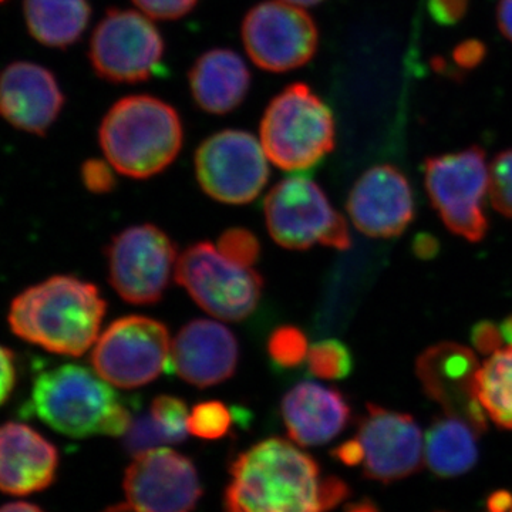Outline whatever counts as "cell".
I'll return each instance as SVG.
<instances>
[{"label": "cell", "mask_w": 512, "mask_h": 512, "mask_svg": "<svg viewBox=\"0 0 512 512\" xmlns=\"http://www.w3.org/2000/svg\"><path fill=\"white\" fill-rule=\"evenodd\" d=\"M106 311L96 285L56 275L16 296L8 322L25 342L56 355L79 357L99 339Z\"/></svg>", "instance_id": "cell-2"}, {"label": "cell", "mask_w": 512, "mask_h": 512, "mask_svg": "<svg viewBox=\"0 0 512 512\" xmlns=\"http://www.w3.org/2000/svg\"><path fill=\"white\" fill-rule=\"evenodd\" d=\"M171 355L167 326L147 316L120 318L94 343V372L111 386L136 389L156 380Z\"/></svg>", "instance_id": "cell-10"}, {"label": "cell", "mask_w": 512, "mask_h": 512, "mask_svg": "<svg viewBox=\"0 0 512 512\" xmlns=\"http://www.w3.org/2000/svg\"><path fill=\"white\" fill-rule=\"evenodd\" d=\"M0 511L2 512H16V511H40V508L35 504L30 503H15V504H6L3 507H0Z\"/></svg>", "instance_id": "cell-43"}, {"label": "cell", "mask_w": 512, "mask_h": 512, "mask_svg": "<svg viewBox=\"0 0 512 512\" xmlns=\"http://www.w3.org/2000/svg\"><path fill=\"white\" fill-rule=\"evenodd\" d=\"M488 191L495 210L512 220V148L494 158Z\"/></svg>", "instance_id": "cell-31"}, {"label": "cell", "mask_w": 512, "mask_h": 512, "mask_svg": "<svg viewBox=\"0 0 512 512\" xmlns=\"http://www.w3.org/2000/svg\"><path fill=\"white\" fill-rule=\"evenodd\" d=\"M241 37L249 59L271 73H288L305 66L319 46L312 16L305 8L282 0H266L249 10Z\"/></svg>", "instance_id": "cell-12"}, {"label": "cell", "mask_w": 512, "mask_h": 512, "mask_svg": "<svg viewBox=\"0 0 512 512\" xmlns=\"http://www.w3.org/2000/svg\"><path fill=\"white\" fill-rule=\"evenodd\" d=\"M282 2L291 3V5L301 6V8H311L319 5L323 0H282Z\"/></svg>", "instance_id": "cell-45"}, {"label": "cell", "mask_w": 512, "mask_h": 512, "mask_svg": "<svg viewBox=\"0 0 512 512\" xmlns=\"http://www.w3.org/2000/svg\"><path fill=\"white\" fill-rule=\"evenodd\" d=\"M259 140L269 161L281 170H311L335 148L332 110L308 84L293 83L266 107Z\"/></svg>", "instance_id": "cell-5"}, {"label": "cell", "mask_w": 512, "mask_h": 512, "mask_svg": "<svg viewBox=\"0 0 512 512\" xmlns=\"http://www.w3.org/2000/svg\"><path fill=\"white\" fill-rule=\"evenodd\" d=\"M23 15L40 45L66 49L89 28L92 6L89 0H25Z\"/></svg>", "instance_id": "cell-23"}, {"label": "cell", "mask_w": 512, "mask_h": 512, "mask_svg": "<svg viewBox=\"0 0 512 512\" xmlns=\"http://www.w3.org/2000/svg\"><path fill=\"white\" fill-rule=\"evenodd\" d=\"M477 433L466 421L448 416L437 419L427 430L424 458L437 477L463 476L478 460Z\"/></svg>", "instance_id": "cell-24"}, {"label": "cell", "mask_w": 512, "mask_h": 512, "mask_svg": "<svg viewBox=\"0 0 512 512\" xmlns=\"http://www.w3.org/2000/svg\"><path fill=\"white\" fill-rule=\"evenodd\" d=\"M309 370L325 380L346 379L353 370V357L345 343L336 339L322 340L309 349Z\"/></svg>", "instance_id": "cell-26"}, {"label": "cell", "mask_w": 512, "mask_h": 512, "mask_svg": "<svg viewBox=\"0 0 512 512\" xmlns=\"http://www.w3.org/2000/svg\"><path fill=\"white\" fill-rule=\"evenodd\" d=\"M440 251V244L436 238L431 237L429 234H420L414 238L413 252L420 259H433L436 258Z\"/></svg>", "instance_id": "cell-40"}, {"label": "cell", "mask_w": 512, "mask_h": 512, "mask_svg": "<svg viewBox=\"0 0 512 512\" xmlns=\"http://www.w3.org/2000/svg\"><path fill=\"white\" fill-rule=\"evenodd\" d=\"M282 419L289 437L299 446H323L338 437L350 421V406L339 390L302 382L285 394Z\"/></svg>", "instance_id": "cell-21"}, {"label": "cell", "mask_w": 512, "mask_h": 512, "mask_svg": "<svg viewBox=\"0 0 512 512\" xmlns=\"http://www.w3.org/2000/svg\"><path fill=\"white\" fill-rule=\"evenodd\" d=\"M18 380L15 355L8 348L0 345V407L3 406L13 393Z\"/></svg>", "instance_id": "cell-37"}, {"label": "cell", "mask_w": 512, "mask_h": 512, "mask_svg": "<svg viewBox=\"0 0 512 512\" xmlns=\"http://www.w3.org/2000/svg\"><path fill=\"white\" fill-rule=\"evenodd\" d=\"M175 281L214 318L241 322L258 308L264 279L237 265L210 242L191 245L178 258Z\"/></svg>", "instance_id": "cell-7"}, {"label": "cell", "mask_w": 512, "mask_h": 512, "mask_svg": "<svg viewBox=\"0 0 512 512\" xmlns=\"http://www.w3.org/2000/svg\"><path fill=\"white\" fill-rule=\"evenodd\" d=\"M264 212L269 234L282 248L305 251L322 244L345 251L352 245L348 222L306 175L279 181L266 195Z\"/></svg>", "instance_id": "cell-6"}, {"label": "cell", "mask_w": 512, "mask_h": 512, "mask_svg": "<svg viewBox=\"0 0 512 512\" xmlns=\"http://www.w3.org/2000/svg\"><path fill=\"white\" fill-rule=\"evenodd\" d=\"M126 503L117 510L187 512L197 507L202 485L190 458L171 448L134 456L123 481Z\"/></svg>", "instance_id": "cell-14"}, {"label": "cell", "mask_w": 512, "mask_h": 512, "mask_svg": "<svg viewBox=\"0 0 512 512\" xmlns=\"http://www.w3.org/2000/svg\"><path fill=\"white\" fill-rule=\"evenodd\" d=\"M348 212L355 227L367 237H399L414 218L409 181L393 165H375L353 185Z\"/></svg>", "instance_id": "cell-17"}, {"label": "cell", "mask_w": 512, "mask_h": 512, "mask_svg": "<svg viewBox=\"0 0 512 512\" xmlns=\"http://www.w3.org/2000/svg\"><path fill=\"white\" fill-rule=\"evenodd\" d=\"M332 456L339 460L340 463L348 467L362 466L363 451L359 441L352 439L345 441L342 446L336 447L332 451Z\"/></svg>", "instance_id": "cell-39"}, {"label": "cell", "mask_w": 512, "mask_h": 512, "mask_svg": "<svg viewBox=\"0 0 512 512\" xmlns=\"http://www.w3.org/2000/svg\"><path fill=\"white\" fill-rule=\"evenodd\" d=\"M59 451L55 444L23 423L0 426V491L30 495L55 483Z\"/></svg>", "instance_id": "cell-20"}, {"label": "cell", "mask_w": 512, "mask_h": 512, "mask_svg": "<svg viewBox=\"0 0 512 512\" xmlns=\"http://www.w3.org/2000/svg\"><path fill=\"white\" fill-rule=\"evenodd\" d=\"M217 248L229 261L251 268L261 255L258 238L245 228L227 229L218 239Z\"/></svg>", "instance_id": "cell-30"}, {"label": "cell", "mask_w": 512, "mask_h": 512, "mask_svg": "<svg viewBox=\"0 0 512 512\" xmlns=\"http://www.w3.org/2000/svg\"><path fill=\"white\" fill-rule=\"evenodd\" d=\"M238 359L234 333L214 320H192L171 342L174 372L200 389L228 380L237 370Z\"/></svg>", "instance_id": "cell-19"}, {"label": "cell", "mask_w": 512, "mask_h": 512, "mask_svg": "<svg viewBox=\"0 0 512 512\" xmlns=\"http://www.w3.org/2000/svg\"><path fill=\"white\" fill-rule=\"evenodd\" d=\"M468 0H429V12L439 25H456L466 16Z\"/></svg>", "instance_id": "cell-36"}, {"label": "cell", "mask_w": 512, "mask_h": 512, "mask_svg": "<svg viewBox=\"0 0 512 512\" xmlns=\"http://www.w3.org/2000/svg\"><path fill=\"white\" fill-rule=\"evenodd\" d=\"M200 0H133L136 8L156 20H177L184 18L197 6Z\"/></svg>", "instance_id": "cell-33"}, {"label": "cell", "mask_w": 512, "mask_h": 512, "mask_svg": "<svg viewBox=\"0 0 512 512\" xmlns=\"http://www.w3.org/2000/svg\"><path fill=\"white\" fill-rule=\"evenodd\" d=\"M424 181L434 210L453 234L470 242L485 237L484 201L490 171L480 147L429 158L424 164Z\"/></svg>", "instance_id": "cell-8"}, {"label": "cell", "mask_w": 512, "mask_h": 512, "mask_svg": "<svg viewBox=\"0 0 512 512\" xmlns=\"http://www.w3.org/2000/svg\"><path fill=\"white\" fill-rule=\"evenodd\" d=\"M123 437L124 448L133 456L164 444L163 437L158 433L148 413L140 414L136 419L131 420L130 427Z\"/></svg>", "instance_id": "cell-32"}, {"label": "cell", "mask_w": 512, "mask_h": 512, "mask_svg": "<svg viewBox=\"0 0 512 512\" xmlns=\"http://www.w3.org/2000/svg\"><path fill=\"white\" fill-rule=\"evenodd\" d=\"M106 255L111 286L134 305L160 301L177 266L173 239L151 224L121 231L110 242Z\"/></svg>", "instance_id": "cell-13"}, {"label": "cell", "mask_w": 512, "mask_h": 512, "mask_svg": "<svg viewBox=\"0 0 512 512\" xmlns=\"http://www.w3.org/2000/svg\"><path fill=\"white\" fill-rule=\"evenodd\" d=\"M229 476L224 507L232 512L326 511L350 494L345 481L322 478L315 458L279 437L239 454Z\"/></svg>", "instance_id": "cell-1"}, {"label": "cell", "mask_w": 512, "mask_h": 512, "mask_svg": "<svg viewBox=\"0 0 512 512\" xmlns=\"http://www.w3.org/2000/svg\"><path fill=\"white\" fill-rule=\"evenodd\" d=\"M497 22L501 33L512 43V0H500L497 8Z\"/></svg>", "instance_id": "cell-41"}, {"label": "cell", "mask_w": 512, "mask_h": 512, "mask_svg": "<svg viewBox=\"0 0 512 512\" xmlns=\"http://www.w3.org/2000/svg\"><path fill=\"white\" fill-rule=\"evenodd\" d=\"M26 409L50 429L72 439L124 436L133 420L111 384L79 365L37 373Z\"/></svg>", "instance_id": "cell-3"}, {"label": "cell", "mask_w": 512, "mask_h": 512, "mask_svg": "<svg viewBox=\"0 0 512 512\" xmlns=\"http://www.w3.org/2000/svg\"><path fill=\"white\" fill-rule=\"evenodd\" d=\"M150 417L154 426L163 437L164 444H177L187 439L188 413L187 404L180 397L158 396L150 407Z\"/></svg>", "instance_id": "cell-27"}, {"label": "cell", "mask_w": 512, "mask_h": 512, "mask_svg": "<svg viewBox=\"0 0 512 512\" xmlns=\"http://www.w3.org/2000/svg\"><path fill=\"white\" fill-rule=\"evenodd\" d=\"M356 440L362 446L363 474L370 480L394 483L417 473L423 464V433L409 414L367 404Z\"/></svg>", "instance_id": "cell-15"}, {"label": "cell", "mask_w": 512, "mask_h": 512, "mask_svg": "<svg viewBox=\"0 0 512 512\" xmlns=\"http://www.w3.org/2000/svg\"><path fill=\"white\" fill-rule=\"evenodd\" d=\"M188 83L202 111L224 116L238 109L248 96L251 72L247 63L231 49H211L192 64Z\"/></svg>", "instance_id": "cell-22"}, {"label": "cell", "mask_w": 512, "mask_h": 512, "mask_svg": "<svg viewBox=\"0 0 512 512\" xmlns=\"http://www.w3.org/2000/svg\"><path fill=\"white\" fill-rule=\"evenodd\" d=\"M116 173L107 160L93 158L82 165L83 184L93 194H107L113 191L116 187Z\"/></svg>", "instance_id": "cell-34"}, {"label": "cell", "mask_w": 512, "mask_h": 512, "mask_svg": "<svg viewBox=\"0 0 512 512\" xmlns=\"http://www.w3.org/2000/svg\"><path fill=\"white\" fill-rule=\"evenodd\" d=\"M160 30L143 12L110 9L93 30L89 59L94 72L111 83L147 82L164 69Z\"/></svg>", "instance_id": "cell-9"}, {"label": "cell", "mask_w": 512, "mask_h": 512, "mask_svg": "<svg viewBox=\"0 0 512 512\" xmlns=\"http://www.w3.org/2000/svg\"><path fill=\"white\" fill-rule=\"evenodd\" d=\"M477 394L491 420L512 430V345L485 360L477 376Z\"/></svg>", "instance_id": "cell-25"}, {"label": "cell", "mask_w": 512, "mask_h": 512, "mask_svg": "<svg viewBox=\"0 0 512 512\" xmlns=\"http://www.w3.org/2000/svg\"><path fill=\"white\" fill-rule=\"evenodd\" d=\"M500 329L501 333H503L505 342H508L510 345H512V315L508 316V318L505 319L503 323H501Z\"/></svg>", "instance_id": "cell-44"}, {"label": "cell", "mask_w": 512, "mask_h": 512, "mask_svg": "<svg viewBox=\"0 0 512 512\" xmlns=\"http://www.w3.org/2000/svg\"><path fill=\"white\" fill-rule=\"evenodd\" d=\"M63 106L64 94L59 82L46 67L15 62L0 73V117L10 126L45 136Z\"/></svg>", "instance_id": "cell-18"}, {"label": "cell", "mask_w": 512, "mask_h": 512, "mask_svg": "<svg viewBox=\"0 0 512 512\" xmlns=\"http://www.w3.org/2000/svg\"><path fill=\"white\" fill-rule=\"evenodd\" d=\"M485 56V47L476 40H468L454 50V60L463 69H473Z\"/></svg>", "instance_id": "cell-38"}, {"label": "cell", "mask_w": 512, "mask_h": 512, "mask_svg": "<svg viewBox=\"0 0 512 512\" xmlns=\"http://www.w3.org/2000/svg\"><path fill=\"white\" fill-rule=\"evenodd\" d=\"M480 365L466 346L441 342L424 350L416 363L424 393L443 407L448 416L470 424L478 434L487 430V417L477 394Z\"/></svg>", "instance_id": "cell-16"}, {"label": "cell", "mask_w": 512, "mask_h": 512, "mask_svg": "<svg viewBox=\"0 0 512 512\" xmlns=\"http://www.w3.org/2000/svg\"><path fill=\"white\" fill-rule=\"evenodd\" d=\"M471 342L481 355H493L503 346L501 329L490 320H481L471 330Z\"/></svg>", "instance_id": "cell-35"}, {"label": "cell", "mask_w": 512, "mask_h": 512, "mask_svg": "<svg viewBox=\"0 0 512 512\" xmlns=\"http://www.w3.org/2000/svg\"><path fill=\"white\" fill-rule=\"evenodd\" d=\"M308 338L295 326H282L272 332L268 353L275 365L292 369L308 357Z\"/></svg>", "instance_id": "cell-29"}, {"label": "cell", "mask_w": 512, "mask_h": 512, "mask_svg": "<svg viewBox=\"0 0 512 512\" xmlns=\"http://www.w3.org/2000/svg\"><path fill=\"white\" fill-rule=\"evenodd\" d=\"M99 143L117 173L146 180L167 170L180 154L183 121L173 106L157 97H123L101 121Z\"/></svg>", "instance_id": "cell-4"}, {"label": "cell", "mask_w": 512, "mask_h": 512, "mask_svg": "<svg viewBox=\"0 0 512 512\" xmlns=\"http://www.w3.org/2000/svg\"><path fill=\"white\" fill-rule=\"evenodd\" d=\"M194 164L202 190L222 204L254 201L269 180V158L261 140L244 130L229 128L205 138Z\"/></svg>", "instance_id": "cell-11"}, {"label": "cell", "mask_w": 512, "mask_h": 512, "mask_svg": "<svg viewBox=\"0 0 512 512\" xmlns=\"http://www.w3.org/2000/svg\"><path fill=\"white\" fill-rule=\"evenodd\" d=\"M487 508L493 512L512 511V493L510 491H495L488 497Z\"/></svg>", "instance_id": "cell-42"}, {"label": "cell", "mask_w": 512, "mask_h": 512, "mask_svg": "<svg viewBox=\"0 0 512 512\" xmlns=\"http://www.w3.org/2000/svg\"><path fill=\"white\" fill-rule=\"evenodd\" d=\"M231 426V412L221 402L197 404L188 416V431L204 440L222 439L227 436Z\"/></svg>", "instance_id": "cell-28"}]
</instances>
